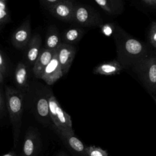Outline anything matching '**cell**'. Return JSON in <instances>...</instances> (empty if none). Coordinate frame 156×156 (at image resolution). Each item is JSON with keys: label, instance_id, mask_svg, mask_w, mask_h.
<instances>
[{"label": "cell", "instance_id": "cell-1", "mask_svg": "<svg viewBox=\"0 0 156 156\" xmlns=\"http://www.w3.org/2000/svg\"><path fill=\"white\" fill-rule=\"evenodd\" d=\"M113 37L116 46L117 60L125 69L131 68L151 54L143 42L129 35L119 26H116Z\"/></svg>", "mask_w": 156, "mask_h": 156}, {"label": "cell", "instance_id": "cell-2", "mask_svg": "<svg viewBox=\"0 0 156 156\" xmlns=\"http://www.w3.org/2000/svg\"><path fill=\"white\" fill-rule=\"evenodd\" d=\"M7 112L12 129L13 146L16 147L20 140L24 108L25 93L11 86L5 87Z\"/></svg>", "mask_w": 156, "mask_h": 156}, {"label": "cell", "instance_id": "cell-3", "mask_svg": "<svg viewBox=\"0 0 156 156\" xmlns=\"http://www.w3.org/2000/svg\"><path fill=\"white\" fill-rule=\"evenodd\" d=\"M49 115L52 122L50 127L54 132L65 135H74L71 116L63 110L51 90L48 91Z\"/></svg>", "mask_w": 156, "mask_h": 156}, {"label": "cell", "instance_id": "cell-4", "mask_svg": "<svg viewBox=\"0 0 156 156\" xmlns=\"http://www.w3.org/2000/svg\"><path fill=\"white\" fill-rule=\"evenodd\" d=\"M144 87L151 94L156 95V54H151L132 67Z\"/></svg>", "mask_w": 156, "mask_h": 156}, {"label": "cell", "instance_id": "cell-5", "mask_svg": "<svg viewBox=\"0 0 156 156\" xmlns=\"http://www.w3.org/2000/svg\"><path fill=\"white\" fill-rule=\"evenodd\" d=\"M30 110L39 123L44 127H51L52 122L49 115L48 91H40L35 94Z\"/></svg>", "mask_w": 156, "mask_h": 156}, {"label": "cell", "instance_id": "cell-6", "mask_svg": "<svg viewBox=\"0 0 156 156\" xmlns=\"http://www.w3.org/2000/svg\"><path fill=\"white\" fill-rule=\"evenodd\" d=\"M42 147V141L38 129L29 127L26 131L20 156H38Z\"/></svg>", "mask_w": 156, "mask_h": 156}, {"label": "cell", "instance_id": "cell-7", "mask_svg": "<svg viewBox=\"0 0 156 156\" xmlns=\"http://www.w3.org/2000/svg\"><path fill=\"white\" fill-rule=\"evenodd\" d=\"M74 22L87 27L100 26L102 24V20L91 7L77 4L75 5L74 8Z\"/></svg>", "mask_w": 156, "mask_h": 156}, {"label": "cell", "instance_id": "cell-8", "mask_svg": "<svg viewBox=\"0 0 156 156\" xmlns=\"http://www.w3.org/2000/svg\"><path fill=\"white\" fill-rule=\"evenodd\" d=\"M75 5L71 0H62L48 8L54 17L66 22H74Z\"/></svg>", "mask_w": 156, "mask_h": 156}, {"label": "cell", "instance_id": "cell-9", "mask_svg": "<svg viewBox=\"0 0 156 156\" xmlns=\"http://www.w3.org/2000/svg\"><path fill=\"white\" fill-rule=\"evenodd\" d=\"M56 51L58 60L64 76L69 70L76 55V49L72 44L62 43L56 49Z\"/></svg>", "mask_w": 156, "mask_h": 156}, {"label": "cell", "instance_id": "cell-10", "mask_svg": "<svg viewBox=\"0 0 156 156\" xmlns=\"http://www.w3.org/2000/svg\"><path fill=\"white\" fill-rule=\"evenodd\" d=\"M63 76L62 69L58 60L57 51H55L52 58L45 68L41 79L47 85H52Z\"/></svg>", "mask_w": 156, "mask_h": 156}, {"label": "cell", "instance_id": "cell-11", "mask_svg": "<svg viewBox=\"0 0 156 156\" xmlns=\"http://www.w3.org/2000/svg\"><path fill=\"white\" fill-rule=\"evenodd\" d=\"M64 145L73 153L78 156H87V147L75 135H65L54 132Z\"/></svg>", "mask_w": 156, "mask_h": 156}, {"label": "cell", "instance_id": "cell-12", "mask_svg": "<svg viewBox=\"0 0 156 156\" xmlns=\"http://www.w3.org/2000/svg\"><path fill=\"white\" fill-rule=\"evenodd\" d=\"M31 37L30 23L29 21H26L13 34L12 43L16 48L23 49L27 46Z\"/></svg>", "mask_w": 156, "mask_h": 156}, {"label": "cell", "instance_id": "cell-13", "mask_svg": "<svg viewBox=\"0 0 156 156\" xmlns=\"http://www.w3.org/2000/svg\"><path fill=\"white\" fill-rule=\"evenodd\" d=\"M56 50L43 48L41 50L40 55L33 65V73L35 77L41 79L44 70L52 58Z\"/></svg>", "mask_w": 156, "mask_h": 156}, {"label": "cell", "instance_id": "cell-14", "mask_svg": "<svg viewBox=\"0 0 156 156\" xmlns=\"http://www.w3.org/2000/svg\"><path fill=\"white\" fill-rule=\"evenodd\" d=\"M125 69L121 63L116 59L104 62L96 66L93 73L102 76H115L119 74Z\"/></svg>", "mask_w": 156, "mask_h": 156}, {"label": "cell", "instance_id": "cell-15", "mask_svg": "<svg viewBox=\"0 0 156 156\" xmlns=\"http://www.w3.org/2000/svg\"><path fill=\"white\" fill-rule=\"evenodd\" d=\"M29 74L28 69L26 65L20 62L15 69V82L17 89L26 93L29 91Z\"/></svg>", "mask_w": 156, "mask_h": 156}, {"label": "cell", "instance_id": "cell-16", "mask_svg": "<svg viewBox=\"0 0 156 156\" xmlns=\"http://www.w3.org/2000/svg\"><path fill=\"white\" fill-rule=\"evenodd\" d=\"M41 40L40 35L35 34L31 37L27 46L26 57L29 63L34 65L41 52Z\"/></svg>", "mask_w": 156, "mask_h": 156}, {"label": "cell", "instance_id": "cell-17", "mask_svg": "<svg viewBox=\"0 0 156 156\" xmlns=\"http://www.w3.org/2000/svg\"><path fill=\"white\" fill-rule=\"evenodd\" d=\"M95 2L107 13L109 15H118L123 9L122 1L119 0H94Z\"/></svg>", "mask_w": 156, "mask_h": 156}, {"label": "cell", "instance_id": "cell-18", "mask_svg": "<svg viewBox=\"0 0 156 156\" xmlns=\"http://www.w3.org/2000/svg\"><path fill=\"white\" fill-rule=\"evenodd\" d=\"M61 43L58 30L55 26H51L46 36L45 48L56 50Z\"/></svg>", "mask_w": 156, "mask_h": 156}, {"label": "cell", "instance_id": "cell-19", "mask_svg": "<svg viewBox=\"0 0 156 156\" xmlns=\"http://www.w3.org/2000/svg\"><path fill=\"white\" fill-rule=\"evenodd\" d=\"M83 34L84 30L81 28H69L65 32L63 39L65 43L71 44L78 42L82 37Z\"/></svg>", "mask_w": 156, "mask_h": 156}, {"label": "cell", "instance_id": "cell-20", "mask_svg": "<svg viewBox=\"0 0 156 156\" xmlns=\"http://www.w3.org/2000/svg\"><path fill=\"white\" fill-rule=\"evenodd\" d=\"M87 156H108L107 151L104 150L100 147L94 146H90L87 147Z\"/></svg>", "mask_w": 156, "mask_h": 156}, {"label": "cell", "instance_id": "cell-21", "mask_svg": "<svg viewBox=\"0 0 156 156\" xmlns=\"http://www.w3.org/2000/svg\"><path fill=\"white\" fill-rule=\"evenodd\" d=\"M7 106L5 101V90L0 86V120H1L6 114Z\"/></svg>", "mask_w": 156, "mask_h": 156}, {"label": "cell", "instance_id": "cell-22", "mask_svg": "<svg viewBox=\"0 0 156 156\" xmlns=\"http://www.w3.org/2000/svg\"><path fill=\"white\" fill-rule=\"evenodd\" d=\"M101 32L106 37H112L113 36L116 26H115L113 23H105L104 24H101L100 26Z\"/></svg>", "mask_w": 156, "mask_h": 156}, {"label": "cell", "instance_id": "cell-23", "mask_svg": "<svg viewBox=\"0 0 156 156\" xmlns=\"http://www.w3.org/2000/svg\"><path fill=\"white\" fill-rule=\"evenodd\" d=\"M148 40L150 44L156 48V21H153L149 27Z\"/></svg>", "mask_w": 156, "mask_h": 156}, {"label": "cell", "instance_id": "cell-24", "mask_svg": "<svg viewBox=\"0 0 156 156\" xmlns=\"http://www.w3.org/2000/svg\"><path fill=\"white\" fill-rule=\"evenodd\" d=\"M0 71L2 72L3 75L5 76L7 71V64L4 59V57L2 54V53L1 52V51H0Z\"/></svg>", "mask_w": 156, "mask_h": 156}, {"label": "cell", "instance_id": "cell-25", "mask_svg": "<svg viewBox=\"0 0 156 156\" xmlns=\"http://www.w3.org/2000/svg\"><path fill=\"white\" fill-rule=\"evenodd\" d=\"M40 2L44 5L46 6L47 8L57 4V2H58L59 1H62V0H40Z\"/></svg>", "mask_w": 156, "mask_h": 156}, {"label": "cell", "instance_id": "cell-26", "mask_svg": "<svg viewBox=\"0 0 156 156\" xmlns=\"http://www.w3.org/2000/svg\"><path fill=\"white\" fill-rule=\"evenodd\" d=\"M142 1L148 5L156 7V0H142Z\"/></svg>", "mask_w": 156, "mask_h": 156}, {"label": "cell", "instance_id": "cell-27", "mask_svg": "<svg viewBox=\"0 0 156 156\" xmlns=\"http://www.w3.org/2000/svg\"><path fill=\"white\" fill-rule=\"evenodd\" d=\"M0 156H20V155L15 151H12L7 154H5L3 155H0Z\"/></svg>", "mask_w": 156, "mask_h": 156}, {"label": "cell", "instance_id": "cell-28", "mask_svg": "<svg viewBox=\"0 0 156 156\" xmlns=\"http://www.w3.org/2000/svg\"><path fill=\"white\" fill-rule=\"evenodd\" d=\"M4 80V76L2 73V72L0 71V84L2 83Z\"/></svg>", "mask_w": 156, "mask_h": 156}, {"label": "cell", "instance_id": "cell-29", "mask_svg": "<svg viewBox=\"0 0 156 156\" xmlns=\"http://www.w3.org/2000/svg\"><path fill=\"white\" fill-rule=\"evenodd\" d=\"M56 156H68V155L67 154H66L65 152H59Z\"/></svg>", "mask_w": 156, "mask_h": 156}, {"label": "cell", "instance_id": "cell-30", "mask_svg": "<svg viewBox=\"0 0 156 156\" xmlns=\"http://www.w3.org/2000/svg\"><path fill=\"white\" fill-rule=\"evenodd\" d=\"M151 96L152 97V98L154 99V101H155V104H156V96H155V95H151Z\"/></svg>", "mask_w": 156, "mask_h": 156}, {"label": "cell", "instance_id": "cell-31", "mask_svg": "<svg viewBox=\"0 0 156 156\" xmlns=\"http://www.w3.org/2000/svg\"><path fill=\"white\" fill-rule=\"evenodd\" d=\"M5 1V0H0L1 2H3V1Z\"/></svg>", "mask_w": 156, "mask_h": 156}, {"label": "cell", "instance_id": "cell-32", "mask_svg": "<svg viewBox=\"0 0 156 156\" xmlns=\"http://www.w3.org/2000/svg\"><path fill=\"white\" fill-rule=\"evenodd\" d=\"M119 1H122V0H119Z\"/></svg>", "mask_w": 156, "mask_h": 156}]
</instances>
